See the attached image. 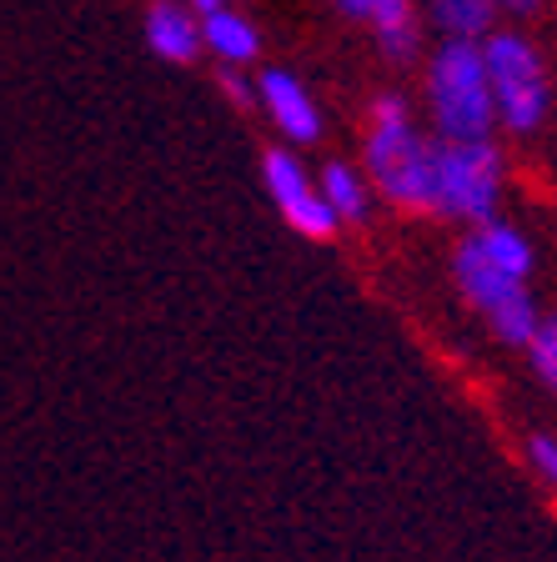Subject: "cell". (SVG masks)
Masks as SVG:
<instances>
[{"label":"cell","mask_w":557,"mask_h":562,"mask_svg":"<svg viewBox=\"0 0 557 562\" xmlns=\"http://www.w3.org/2000/svg\"><path fill=\"white\" fill-rule=\"evenodd\" d=\"M146 46L171 66H191L201 56V15L186 0H152L146 5Z\"/></svg>","instance_id":"8"},{"label":"cell","mask_w":557,"mask_h":562,"mask_svg":"<svg viewBox=\"0 0 557 562\" xmlns=\"http://www.w3.org/2000/svg\"><path fill=\"white\" fill-rule=\"evenodd\" d=\"M527 362H533V372H537V382L547 386L557 397V316H543L537 322V331H533V341H527Z\"/></svg>","instance_id":"13"},{"label":"cell","mask_w":557,"mask_h":562,"mask_svg":"<svg viewBox=\"0 0 557 562\" xmlns=\"http://www.w3.org/2000/svg\"><path fill=\"white\" fill-rule=\"evenodd\" d=\"M221 91H226V101H232V105L256 111V81L246 76L242 66H221Z\"/></svg>","instance_id":"16"},{"label":"cell","mask_w":557,"mask_h":562,"mask_svg":"<svg viewBox=\"0 0 557 562\" xmlns=\"http://www.w3.org/2000/svg\"><path fill=\"white\" fill-rule=\"evenodd\" d=\"M482 60H488L498 126L512 131V136H533L547 121V111H553V76H547L543 50L523 31H502L498 25L482 41Z\"/></svg>","instance_id":"4"},{"label":"cell","mask_w":557,"mask_h":562,"mask_svg":"<svg viewBox=\"0 0 557 562\" xmlns=\"http://www.w3.org/2000/svg\"><path fill=\"white\" fill-rule=\"evenodd\" d=\"M316 187H322L326 206H332V216H337L342 226H361V222H367V211H371V181L357 171V166L326 161Z\"/></svg>","instance_id":"11"},{"label":"cell","mask_w":557,"mask_h":562,"mask_svg":"<svg viewBox=\"0 0 557 562\" xmlns=\"http://www.w3.org/2000/svg\"><path fill=\"white\" fill-rule=\"evenodd\" d=\"M453 277H457V292L467 296V306L488 316L492 337L508 341V347H527V341H533L543 312H537L533 292H527V281H517V277H508L502 267H492V261L477 251L472 236L457 246Z\"/></svg>","instance_id":"5"},{"label":"cell","mask_w":557,"mask_h":562,"mask_svg":"<svg viewBox=\"0 0 557 562\" xmlns=\"http://www.w3.org/2000/svg\"><path fill=\"white\" fill-rule=\"evenodd\" d=\"M337 11L352 15V21H361L367 31H382V25L402 21V15H412L417 5L412 0H337Z\"/></svg>","instance_id":"14"},{"label":"cell","mask_w":557,"mask_h":562,"mask_svg":"<svg viewBox=\"0 0 557 562\" xmlns=\"http://www.w3.org/2000/svg\"><path fill=\"white\" fill-rule=\"evenodd\" d=\"M256 111H267V121L281 131L287 146H312V140H322V105L312 101V91H307L291 70L271 66L256 76Z\"/></svg>","instance_id":"7"},{"label":"cell","mask_w":557,"mask_h":562,"mask_svg":"<svg viewBox=\"0 0 557 562\" xmlns=\"http://www.w3.org/2000/svg\"><path fill=\"white\" fill-rule=\"evenodd\" d=\"M477 241V251L492 261V267H502L508 277H517V281H527L533 277V241H527L517 226H508L502 216H492V222H482V226H472L467 232Z\"/></svg>","instance_id":"12"},{"label":"cell","mask_w":557,"mask_h":562,"mask_svg":"<svg viewBox=\"0 0 557 562\" xmlns=\"http://www.w3.org/2000/svg\"><path fill=\"white\" fill-rule=\"evenodd\" d=\"M427 116L442 140H488L498 131L482 41H437L427 50Z\"/></svg>","instance_id":"2"},{"label":"cell","mask_w":557,"mask_h":562,"mask_svg":"<svg viewBox=\"0 0 557 562\" xmlns=\"http://www.w3.org/2000/svg\"><path fill=\"white\" fill-rule=\"evenodd\" d=\"M201 56H211L216 66H252L261 56V35L246 21L236 5H221V11L201 15Z\"/></svg>","instance_id":"9"},{"label":"cell","mask_w":557,"mask_h":562,"mask_svg":"<svg viewBox=\"0 0 557 562\" xmlns=\"http://www.w3.org/2000/svg\"><path fill=\"white\" fill-rule=\"evenodd\" d=\"M527 462H533V472L547 482V487L557 492V437L537 432L533 442H527Z\"/></svg>","instance_id":"15"},{"label":"cell","mask_w":557,"mask_h":562,"mask_svg":"<svg viewBox=\"0 0 557 562\" xmlns=\"http://www.w3.org/2000/svg\"><path fill=\"white\" fill-rule=\"evenodd\" d=\"M422 21L442 41H488L502 21V5L498 0H427Z\"/></svg>","instance_id":"10"},{"label":"cell","mask_w":557,"mask_h":562,"mask_svg":"<svg viewBox=\"0 0 557 562\" xmlns=\"http://www.w3.org/2000/svg\"><path fill=\"white\" fill-rule=\"evenodd\" d=\"M502 151L498 140H442L432 136V201L427 211L482 226L502 201Z\"/></svg>","instance_id":"3"},{"label":"cell","mask_w":557,"mask_h":562,"mask_svg":"<svg viewBox=\"0 0 557 562\" xmlns=\"http://www.w3.org/2000/svg\"><path fill=\"white\" fill-rule=\"evenodd\" d=\"M361 176L371 191L397 211H427L432 201V136L412 126L406 95L382 91L367 111V146H361Z\"/></svg>","instance_id":"1"},{"label":"cell","mask_w":557,"mask_h":562,"mask_svg":"<svg viewBox=\"0 0 557 562\" xmlns=\"http://www.w3.org/2000/svg\"><path fill=\"white\" fill-rule=\"evenodd\" d=\"M197 15H211V11H221V5H232V0H186Z\"/></svg>","instance_id":"18"},{"label":"cell","mask_w":557,"mask_h":562,"mask_svg":"<svg viewBox=\"0 0 557 562\" xmlns=\"http://www.w3.org/2000/svg\"><path fill=\"white\" fill-rule=\"evenodd\" d=\"M261 181H267L271 206L281 211V222L297 236H307V241H332V236L342 232V222L332 216L322 187L312 181V171H307L302 156L291 151V146H271V151L261 156Z\"/></svg>","instance_id":"6"},{"label":"cell","mask_w":557,"mask_h":562,"mask_svg":"<svg viewBox=\"0 0 557 562\" xmlns=\"http://www.w3.org/2000/svg\"><path fill=\"white\" fill-rule=\"evenodd\" d=\"M498 5H502V15H533L543 0H498Z\"/></svg>","instance_id":"17"}]
</instances>
